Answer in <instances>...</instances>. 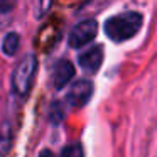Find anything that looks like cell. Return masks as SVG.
Instances as JSON below:
<instances>
[{
	"label": "cell",
	"mask_w": 157,
	"mask_h": 157,
	"mask_svg": "<svg viewBox=\"0 0 157 157\" xmlns=\"http://www.w3.org/2000/svg\"><path fill=\"white\" fill-rule=\"evenodd\" d=\"M96 32H98V24L93 19L83 21L71 29L68 42L71 48H83L85 44H88L90 41L96 37Z\"/></svg>",
	"instance_id": "3"
},
{
	"label": "cell",
	"mask_w": 157,
	"mask_h": 157,
	"mask_svg": "<svg viewBox=\"0 0 157 157\" xmlns=\"http://www.w3.org/2000/svg\"><path fill=\"white\" fill-rule=\"evenodd\" d=\"M39 157H54V154H52L51 150H42V152L39 154Z\"/></svg>",
	"instance_id": "11"
},
{
	"label": "cell",
	"mask_w": 157,
	"mask_h": 157,
	"mask_svg": "<svg viewBox=\"0 0 157 157\" xmlns=\"http://www.w3.org/2000/svg\"><path fill=\"white\" fill-rule=\"evenodd\" d=\"M2 49L7 56H14L19 49V36L15 32H9L4 39V44H2Z\"/></svg>",
	"instance_id": "8"
},
{
	"label": "cell",
	"mask_w": 157,
	"mask_h": 157,
	"mask_svg": "<svg viewBox=\"0 0 157 157\" xmlns=\"http://www.w3.org/2000/svg\"><path fill=\"white\" fill-rule=\"evenodd\" d=\"M10 7L12 5H9V4H0V9H2V10H9Z\"/></svg>",
	"instance_id": "12"
},
{
	"label": "cell",
	"mask_w": 157,
	"mask_h": 157,
	"mask_svg": "<svg viewBox=\"0 0 157 157\" xmlns=\"http://www.w3.org/2000/svg\"><path fill=\"white\" fill-rule=\"evenodd\" d=\"M101 63H103V48L100 44L90 48L88 51L79 54V58H78V64L81 66L85 71H90V73L98 71Z\"/></svg>",
	"instance_id": "6"
},
{
	"label": "cell",
	"mask_w": 157,
	"mask_h": 157,
	"mask_svg": "<svg viewBox=\"0 0 157 157\" xmlns=\"http://www.w3.org/2000/svg\"><path fill=\"white\" fill-rule=\"evenodd\" d=\"M75 76V66H73V63H69L68 59H61V61H58L54 64V68H52V85H54L56 90H61L63 86H66L69 81H71V78Z\"/></svg>",
	"instance_id": "5"
},
{
	"label": "cell",
	"mask_w": 157,
	"mask_h": 157,
	"mask_svg": "<svg viewBox=\"0 0 157 157\" xmlns=\"http://www.w3.org/2000/svg\"><path fill=\"white\" fill-rule=\"evenodd\" d=\"M10 144H12L10 127H9V123H4L0 127V157H7Z\"/></svg>",
	"instance_id": "7"
},
{
	"label": "cell",
	"mask_w": 157,
	"mask_h": 157,
	"mask_svg": "<svg viewBox=\"0 0 157 157\" xmlns=\"http://www.w3.org/2000/svg\"><path fill=\"white\" fill-rule=\"evenodd\" d=\"M64 106H63V103L59 101H54L51 105V110H49V120H51L52 123H59L63 118H64Z\"/></svg>",
	"instance_id": "9"
},
{
	"label": "cell",
	"mask_w": 157,
	"mask_h": 157,
	"mask_svg": "<svg viewBox=\"0 0 157 157\" xmlns=\"http://www.w3.org/2000/svg\"><path fill=\"white\" fill-rule=\"evenodd\" d=\"M144 17L139 12H123V14L113 15L105 22V34L115 42H123L133 37L142 27Z\"/></svg>",
	"instance_id": "1"
},
{
	"label": "cell",
	"mask_w": 157,
	"mask_h": 157,
	"mask_svg": "<svg viewBox=\"0 0 157 157\" xmlns=\"http://www.w3.org/2000/svg\"><path fill=\"white\" fill-rule=\"evenodd\" d=\"M61 157H85V152L79 144H71L61 150Z\"/></svg>",
	"instance_id": "10"
},
{
	"label": "cell",
	"mask_w": 157,
	"mask_h": 157,
	"mask_svg": "<svg viewBox=\"0 0 157 157\" xmlns=\"http://www.w3.org/2000/svg\"><path fill=\"white\" fill-rule=\"evenodd\" d=\"M91 93H93L91 81H88V79H78L69 88L68 95H66V100H68V103L73 108H83L90 101Z\"/></svg>",
	"instance_id": "4"
},
{
	"label": "cell",
	"mask_w": 157,
	"mask_h": 157,
	"mask_svg": "<svg viewBox=\"0 0 157 157\" xmlns=\"http://www.w3.org/2000/svg\"><path fill=\"white\" fill-rule=\"evenodd\" d=\"M36 68H37V59L34 54H27L21 63L17 64V68L14 69L12 75V88L17 95L24 96L29 93L32 85V79L36 75Z\"/></svg>",
	"instance_id": "2"
}]
</instances>
